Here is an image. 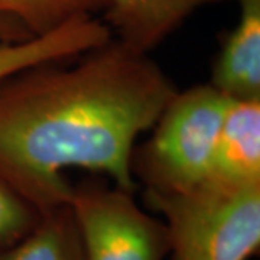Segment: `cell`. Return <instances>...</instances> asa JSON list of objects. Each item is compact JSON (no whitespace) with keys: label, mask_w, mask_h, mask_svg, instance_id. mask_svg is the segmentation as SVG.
I'll use <instances>...</instances> for the list:
<instances>
[{"label":"cell","mask_w":260,"mask_h":260,"mask_svg":"<svg viewBox=\"0 0 260 260\" xmlns=\"http://www.w3.org/2000/svg\"><path fill=\"white\" fill-rule=\"evenodd\" d=\"M109 0H0V15L18 19L32 37L45 35L77 16L102 12Z\"/></svg>","instance_id":"cell-10"},{"label":"cell","mask_w":260,"mask_h":260,"mask_svg":"<svg viewBox=\"0 0 260 260\" xmlns=\"http://www.w3.org/2000/svg\"><path fill=\"white\" fill-rule=\"evenodd\" d=\"M240 16L225 37L211 83L233 100L260 99V0H237Z\"/></svg>","instance_id":"cell-7"},{"label":"cell","mask_w":260,"mask_h":260,"mask_svg":"<svg viewBox=\"0 0 260 260\" xmlns=\"http://www.w3.org/2000/svg\"><path fill=\"white\" fill-rule=\"evenodd\" d=\"M0 260H87L71 205L41 214L32 232L0 251Z\"/></svg>","instance_id":"cell-9"},{"label":"cell","mask_w":260,"mask_h":260,"mask_svg":"<svg viewBox=\"0 0 260 260\" xmlns=\"http://www.w3.org/2000/svg\"><path fill=\"white\" fill-rule=\"evenodd\" d=\"M48 62L0 84V178L39 214L70 204L65 169L135 194L132 155L178 93L149 54L112 38L70 67Z\"/></svg>","instance_id":"cell-1"},{"label":"cell","mask_w":260,"mask_h":260,"mask_svg":"<svg viewBox=\"0 0 260 260\" xmlns=\"http://www.w3.org/2000/svg\"><path fill=\"white\" fill-rule=\"evenodd\" d=\"M221 0H109L106 25L119 42L149 54L172 35L195 10Z\"/></svg>","instance_id":"cell-5"},{"label":"cell","mask_w":260,"mask_h":260,"mask_svg":"<svg viewBox=\"0 0 260 260\" xmlns=\"http://www.w3.org/2000/svg\"><path fill=\"white\" fill-rule=\"evenodd\" d=\"M32 38L18 19L0 15V42H19Z\"/></svg>","instance_id":"cell-12"},{"label":"cell","mask_w":260,"mask_h":260,"mask_svg":"<svg viewBox=\"0 0 260 260\" xmlns=\"http://www.w3.org/2000/svg\"><path fill=\"white\" fill-rule=\"evenodd\" d=\"M109 39L110 30L100 19L77 16L45 35L0 42V84L37 65L74 59Z\"/></svg>","instance_id":"cell-6"},{"label":"cell","mask_w":260,"mask_h":260,"mask_svg":"<svg viewBox=\"0 0 260 260\" xmlns=\"http://www.w3.org/2000/svg\"><path fill=\"white\" fill-rule=\"evenodd\" d=\"M41 214L0 178V251L34 230Z\"/></svg>","instance_id":"cell-11"},{"label":"cell","mask_w":260,"mask_h":260,"mask_svg":"<svg viewBox=\"0 0 260 260\" xmlns=\"http://www.w3.org/2000/svg\"><path fill=\"white\" fill-rule=\"evenodd\" d=\"M164 217L171 260H249L260 250V182L208 178L181 194L145 191Z\"/></svg>","instance_id":"cell-2"},{"label":"cell","mask_w":260,"mask_h":260,"mask_svg":"<svg viewBox=\"0 0 260 260\" xmlns=\"http://www.w3.org/2000/svg\"><path fill=\"white\" fill-rule=\"evenodd\" d=\"M210 178L232 184L260 182V99H230Z\"/></svg>","instance_id":"cell-8"},{"label":"cell","mask_w":260,"mask_h":260,"mask_svg":"<svg viewBox=\"0 0 260 260\" xmlns=\"http://www.w3.org/2000/svg\"><path fill=\"white\" fill-rule=\"evenodd\" d=\"M71 210L87 260H165V223L140 208L133 192L99 179L73 185Z\"/></svg>","instance_id":"cell-4"},{"label":"cell","mask_w":260,"mask_h":260,"mask_svg":"<svg viewBox=\"0 0 260 260\" xmlns=\"http://www.w3.org/2000/svg\"><path fill=\"white\" fill-rule=\"evenodd\" d=\"M229 102L213 84L178 90L153 124L152 136L132 155V174L145 191L181 194L211 177Z\"/></svg>","instance_id":"cell-3"}]
</instances>
